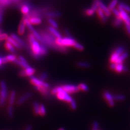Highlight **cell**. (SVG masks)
Listing matches in <instances>:
<instances>
[{
	"mask_svg": "<svg viewBox=\"0 0 130 130\" xmlns=\"http://www.w3.org/2000/svg\"><path fill=\"white\" fill-rule=\"evenodd\" d=\"M76 43V41L71 37H66L63 38H56L55 39V43L57 46L62 47H73Z\"/></svg>",
	"mask_w": 130,
	"mask_h": 130,
	"instance_id": "cell-1",
	"label": "cell"
},
{
	"mask_svg": "<svg viewBox=\"0 0 130 130\" xmlns=\"http://www.w3.org/2000/svg\"><path fill=\"white\" fill-rule=\"evenodd\" d=\"M8 96V87L6 81L3 80L0 81V106H3Z\"/></svg>",
	"mask_w": 130,
	"mask_h": 130,
	"instance_id": "cell-2",
	"label": "cell"
},
{
	"mask_svg": "<svg viewBox=\"0 0 130 130\" xmlns=\"http://www.w3.org/2000/svg\"><path fill=\"white\" fill-rule=\"evenodd\" d=\"M31 50L32 53H31L32 56L36 60H39L41 59V57L40 53V44L37 41H35L34 42L31 43L30 44Z\"/></svg>",
	"mask_w": 130,
	"mask_h": 130,
	"instance_id": "cell-3",
	"label": "cell"
},
{
	"mask_svg": "<svg viewBox=\"0 0 130 130\" xmlns=\"http://www.w3.org/2000/svg\"><path fill=\"white\" fill-rule=\"evenodd\" d=\"M29 79L30 83L34 85L35 86H40V87H43L47 88H50V85L40 80L39 78H36L34 76H31L29 77Z\"/></svg>",
	"mask_w": 130,
	"mask_h": 130,
	"instance_id": "cell-4",
	"label": "cell"
},
{
	"mask_svg": "<svg viewBox=\"0 0 130 130\" xmlns=\"http://www.w3.org/2000/svg\"><path fill=\"white\" fill-rule=\"evenodd\" d=\"M63 91L67 92L68 94H73V93H77L80 91L78 86H76L75 85L67 84L61 86Z\"/></svg>",
	"mask_w": 130,
	"mask_h": 130,
	"instance_id": "cell-5",
	"label": "cell"
},
{
	"mask_svg": "<svg viewBox=\"0 0 130 130\" xmlns=\"http://www.w3.org/2000/svg\"><path fill=\"white\" fill-rule=\"evenodd\" d=\"M56 95L59 100L66 101V102L68 103H70L73 100L72 97L70 95V94L64 91L63 89L61 92L58 93Z\"/></svg>",
	"mask_w": 130,
	"mask_h": 130,
	"instance_id": "cell-6",
	"label": "cell"
},
{
	"mask_svg": "<svg viewBox=\"0 0 130 130\" xmlns=\"http://www.w3.org/2000/svg\"><path fill=\"white\" fill-rule=\"evenodd\" d=\"M32 95H33V94H32V93L31 92H28L26 93H24V94L22 95L18 99V100L16 101V105L18 106L22 105L28 99H29L30 98H31Z\"/></svg>",
	"mask_w": 130,
	"mask_h": 130,
	"instance_id": "cell-7",
	"label": "cell"
},
{
	"mask_svg": "<svg viewBox=\"0 0 130 130\" xmlns=\"http://www.w3.org/2000/svg\"><path fill=\"white\" fill-rule=\"evenodd\" d=\"M35 73V69L31 67H29L27 68L24 69V70H22L21 71H20L19 75L21 77H26V76L30 77L31 76H33Z\"/></svg>",
	"mask_w": 130,
	"mask_h": 130,
	"instance_id": "cell-8",
	"label": "cell"
},
{
	"mask_svg": "<svg viewBox=\"0 0 130 130\" xmlns=\"http://www.w3.org/2000/svg\"><path fill=\"white\" fill-rule=\"evenodd\" d=\"M118 9L120 11L121 18L123 20V21H124L125 23H130V17L126 12L122 9L121 7L119 5L118 6Z\"/></svg>",
	"mask_w": 130,
	"mask_h": 130,
	"instance_id": "cell-9",
	"label": "cell"
},
{
	"mask_svg": "<svg viewBox=\"0 0 130 130\" xmlns=\"http://www.w3.org/2000/svg\"><path fill=\"white\" fill-rule=\"evenodd\" d=\"M98 5H99V7L103 11V12L106 16H107V17H109V16H111V15L112 14L111 11L109 10L108 9V7H106V6L105 5H104L103 2H101V1H99Z\"/></svg>",
	"mask_w": 130,
	"mask_h": 130,
	"instance_id": "cell-10",
	"label": "cell"
},
{
	"mask_svg": "<svg viewBox=\"0 0 130 130\" xmlns=\"http://www.w3.org/2000/svg\"><path fill=\"white\" fill-rule=\"evenodd\" d=\"M35 89L38 91L40 92L41 93L42 95L44 96L48 97L50 95V93L48 91V88L43 87L35 86Z\"/></svg>",
	"mask_w": 130,
	"mask_h": 130,
	"instance_id": "cell-11",
	"label": "cell"
},
{
	"mask_svg": "<svg viewBox=\"0 0 130 130\" xmlns=\"http://www.w3.org/2000/svg\"><path fill=\"white\" fill-rule=\"evenodd\" d=\"M47 29L48 31L50 32L51 34L53 35L56 39L61 38V35L60 32L56 30V28H54L51 26H49L48 27Z\"/></svg>",
	"mask_w": 130,
	"mask_h": 130,
	"instance_id": "cell-12",
	"label": "cell"
},
{
	"mask_svg": "<svg viewBox=\"0 0 130 130\" xmlns=\"http://www.w3.org/2000/svg\"><path fill=\"white\" fill-rule=\"evenodd\" d=\"M116 72L120 73L123 72H127L128 71V68L127 67L125 66L123 64V63H116V68L115 70Z\"/></svg>",
	"mask_w": 130,
	"mask_h": 130,
	"instance_id": "cell-13",
	"label": "cell"
},
{
	"mask_svg": "<svg viewBox=\"0 0 130 130\" xmlns=\"http://www.w3.org/2000/svg\"><path fill=\"white\" fill-rule=\"evenodd\" d=\"M96 12H97L98 15V16H99V18L101 19V21H102L103 23H105L107 21L108 17H107V16H106L105 15L103 11L101 10L100 8H99L98 9H97Z\"/></svg>",
	"mask_w": 130,
	"mask_h": 130,
	"instance_id": "cell-14",
	"label": "cell"
},
{
	"mask_svg": "<svg viewBox=\"0 0 130 130\" xmlns=\"http://www.w3.org/2000/svg\"><path fill=\"white\" fill-rule=\"evenodd\" d=\"M7 41L9 42L10 44H11L14 47L16 48H17L18 50H21L22 47L20 45V44L18 42H16L15 40H14L13 38H11V37H8V38L6 39Z\"/></svg>",
	"mask_w": 130,
	"mask_h": 130,
	"instance_id": "cell-15",
	"label": "cell"
},
{
	"mask_svg": "<svg viewBox=\"0 0 130 130\" xmlns=\"http://www.w3.org/2000/svg\"><path fill=\"white\" fill-rule=\"evenodd\" d=\"M16 92L15 90L11 91L9 94V100H8V103H9V105H14L15 99H16Z\"/></svg>",
	"mask_w": 130,
	"mask_h": 130,
	"instance_id": "cell-16",
	"label": "cell"
},
{
	"mask_svg": "<svg viewBox=\"0 0 130 130\" xmlns=\"http://www.w3.org/2000/svg\"><path fill=\"white\" fill-rule=\"evenodd\" d=\"M10 37L11 38H13L14 40H15L16 42H18L22 47H26V43H24L23 41L21 38H20L18 35H16L15 34H11L10 35Z\"/></svg>",
	"mask_w": 130,
	"mask_h": 130,
	"instance_id": "cell-17",
	"label": "cell"
},
{
	"mask_svg": "<svg viewBox=\"0 0 130 130\" xmlns=\"http://www.w3.org/2000/svg\"><path fill=\"white\" fill-rule=\"evenodd\" d=\"M28 21L31 24H35V25H37V24H40L41 23L42 20L40 18L37 17H31L28 19Z\"/></svg>",
	"mask_w": 130,
	"mask_h": 130,
	"instance_id": "cell-18",
	"label": "cell"
},
{
	"mask_svg": "<svg viewBox=\"0 0 130 130\" xmlns=\"http://www.w3.org/2000/svg\"><path fill=\"white\" fill-rule=\"evenodd\" d=\"M14 106L13 105H9L8 106L7 108V116L10 119H12L14 117Z\"/></svg>",
	"mask_w": 130,
	"mask_h": 130,
	"instance_id": "cell-19",
	"label": "cell"
},
{
	"mask_svg": "<svg viewBox=\"0 0 130 130\" xmlns=\"http://www.w3.org/2000/svg\"><path fill=\"white\" fill-rule=\"evenodd\" d=\"M128 56V53L127 52H124V53H123L122 54H121L118 59L117 60V61H116V63H123V62L126 59Z\"/></svg>",
	"mask_w": 130,
	"mask_h": 130,
	"instance_id": "cell-20",
	"label": "cell"
},
{
	"mask_svg": "<svg viewBox=\"0 0 130 130\" xmlns=\"http://www.w3.org/2000/svg\"><path fill=\"white\" fill-rule=\"evenodd\" d=\"M32 108L34 115L36 116L40 115V104L37 101H34L32 104Z\"/></svg>",
	"mask_w": 130,
	"mask_h": 130,
	"instance_id": "cell-21",
	"label": "cell"
},
{
	"mask_svg": "<svg viewBox=\"0 0 130 130\" xmlns=\"http://www.w3.org/2000/svg\"><path fill=\"white\" fill-rule=\"evenodd\" d=\"M103 95H104V98L106 100V101H107L108 103L114 101L113 95H112L108 91H105Z\"/></svg>",
	"mask_w": 130,
	"mask_h": 130,
	"instance_id": "cell-22",
	"label": "cell"
},
{
	"mask_svg": "<svg viewBox=\"0 0 130 130\" xmlns=\"http://www.w3.org/2000/svg\"><path fill=\"white\" fill-rule=\"evenodd\" d=\"M26 29V25L25 23H24V21L22 20V21L20 23L19 27V29H18V33L20 35H23V34L25 32Z\"/></svg>",
	"mask_w": 130,
	"mask_h": 130,
	"instance_id": "cell-23",
	"label": "cell"
},
{
	"mask_svg": "<svg viewBox=\"0 0 130 130\" xmlns=\"http://www.w3.org/2000/svg\"><path fill=\"white\" fill-rule=\"evenodd\" d=\"M18 59L20 61V62L21 63V65H22V68L25 69L27 68L28 67H30L29 64L28 63V62H27L26 60L24 59L23 56H19Z\"/></svg>",
	"mask_w": 130,
	"mask_h": 130,
	"instance_id": "cell-24",
	"label": "cell"
},
{
	"mask_svg": "<svg viewBox=\"0 0 130 130\" xmlns=\"http://www.w3.org/2000/svg\"><path fill=\"white\" fill-rule=\"evenodd\" d=\"M48 54V50L47 48L45 47V46L41 44H40V55L41 57H43L47 55Z\"/></svg>",
	"mask_w": 130,
	"mask_h": 130,
	"instance_id": "cell-25",
	"label": "cell"
},
{
	"mask_svg": "<svg viewBox=\"0 0 130 130\" xmlns=\"http://www.w3.org/2000/svg\"><path fill=\"white\" fill-rule=\"evenodd\" d=\"M5 48L8 51H9L10 52L12 53H15L16 52V50H15L14 47L11 44H10L9 42L6 41L5 43Z\"/></svg>",
	"mask_w": 130,
	"mask_h": 130,
	"instance_id": "cell-26",
	"label": "cell"
},
{
	"mask_svg": "<svg viewBox=\"0 0 130 130\" xmlns=\"http://www.w3.org/2000/svg\"><path fill=\"white\" fill-rule=\"evenodd\" d=\"M22 20L24 21V23H25L26 26L27 27V28L28 29H29V30L30 31L32 32L34 30H35V29L34 28V27H32V24L29 22V21H28V19H27L26 18H23Z\"/></svg>",
	"mask_w": 130,
	"mask_h": 130,
	"instance_id": "cell-27",
	"label": "cell"
},
{
	"mask_svg": "<svg viewBox=\"0 0 130 130\" xmlns=\"http://www.w3.org/2000/svg\"><path fill=\"white\" fill-rule=\"evenodd\" d=\"M32 34H33V35L34 36V37H35V38L37 40H38L39 41H40L41 43V44H43L44 45V43H43V39H42V37H41V36L40 35V34L39 33V32L36 31V30H34L32 32Z\"/></svg>",
	"mask_w": 130,
	"mask_h": 130,
	"instance_id": "cell-28",
	"label": "cell"
},
{
	"mask_svg": "<svg viewBox=\"0 0 130 130\" xmlns=\"http://www.w3.org/2000/svg\"><path fill=\"white\" fill-rule=\"evenodd\" d=\"M123 20L121 19V18H116V19L113 21V26L114 27H118L123 23Z\"/></svg>",
	"mask_w": 130,
	"mask_h": 130,
	"instance_id": "cell-29",
	"label": "cell"
},
{
	"mask_svg": "<svg viewBox=\"0 0 130 130\" xmlns=\"http://www.w3.org/2000/svg\"><path fill=\"white\" fill-rule=\"evenodd\" d=\"M21 10L22 13L24 14V15H27L29 14V11H30V8L29 7V6L26 5H24L22 6L21 8Z\"/></svg>",
	"mask_w": 130,
	"mask_h": 130,
	"instance_id": "cell-30",
	"label": "cell"
},
{
	"mask_svg": "<svg viewBox=\"0 0 130 130\" xmlns=\"http://www.w3.org/2000/svg\"><path fill=\"white\" fill-rule=\"evenodd\" d=\"M62 91H63L62 87L58 86V87H56L54 88H53L51 91V93L52 95H56L58 93L61 92Z\"/></svg>",
	"mask_w": 130,
	"mask_h": 130,
	"instance_id": "cell-31",
	"label": "cell"
},
{
	"mask_svg": "<svg viewBox=\"0 0 130 130\" xmlns=\"http://www.w3.org/2000/svg\"><path fill=\"white\" fill-rule=\"evenodd\" d=\"M77 66L80 68H88L91 67V64L90 63L86 62H78L77 63Z\"/></svg>",
	"mask_w": 130,
	"mask_h": 130,
	"instance_id": "cell-32",
	"label": "cell"
},
{
	"mask_svg": "<svg viewBox=\"0 0 130 130\" xmlns=\"http://www.w3.org/2000/svg\"><path fill=\"white\" fill-rule=\"evenodd\" d=\"M46 114V109L44 105L43 104L40 105V116L43 117Z\"/></svg>",
	"mask_w": 130,
	"mask_h": 130,
	"instance_id": "cell-33",
	"label": "cell"
},
{
	"mask_svg": "<svg viewBox=\"0 0 130 130\" xmlns=\"http://www.w3.org/2000/svg\"><path fill=\"white\" fill-rule=\"evenodd\" d=\"M118 3V0H112V2L109 3V5L108 7V9L112 11L113 9H115L116 6L117 5Z\"/></svg>",
	"mask_w": 130,
	"mask_h": 130,
	"instance_id": "cell-34",
	"label": "cell"
},
{
	"mask_svg": "<svg viewBox=\"0 0 130 130\" xmlns=\"http://www.w3.org/2000/svg\"><path fill=\"white\" fill-rule=\"evenodd\" d=\"M120 56V55L118 54L117 53H116V52H114L113 53H112V54L111 55L110 59H109V60L112 63H115L116 61H117V60L118 59V58H119Z\"/></svg>",
	"mask_w": 130,
	"mask_h": 130,
	"instance_id": "cell-35",
	"label": "cell"
},
{
	"mask_svg": "<svg viewBox=\"0 0 130 130\" xmlns=\"http://www.w3.org/2000/svg\"><path fill=\"white\" fill-rule=\"evenodd\" d=\"M61 15L60 13L59 12H50L47 14V16L49 18H58L60 17Z\"/></svg>",
	"mask_w": 130,
	"mask_h": 130,
	"instance_id": "cell-36",
	"label": "cell"
},
{
	"mask_svg": "<svg viewBox=\"0 0 130 130\" xmlns=\"http://www.w3.org/2000/svg\"><path fill=\"white\" fill-rule=\"evenodd\" d=\"M80 91H83L84 92H88L89 91V87L86 84L84 83H81L78 86Z\"/></svg>",
	"mask_w": 130,
	"mask_h": 130,
	"instance_id": "cell-37",
	"label": "cell"
},
{
	"mask_svg": "<svg viewBox=\"0 0 130 130\" xmlns=\"http://www.w3.org/2000/svg\"><path fill=\"white\" fill-rule=\"evenodd\" d=\"M47 21H48V23L51 25V27H53L54 28H56V29L57 28H58V24L53 19H52V18H48Z\"/></svg>",
	"mask_w": 130,
	"mask_h": 130,
	"instance_id": "cell-38",
	"label": "cell"
},
{
	"mask_svg": "<svg viewBox=\"0 0 130 130\" xmlns=\"http://www.w3.org/2000/svg\"><path fill=\"white\" fill-rule=\"evenodd\" d=\"M122 9H123L124 10H125L126 12H127V13H130V7H129L128 5H126V4L121 2L119 3V5Z\"/></svg>",
	"mask_w": 130,
	"mask_h": 130,
	"instance_id": "cell-39",
	"label": "cell"
},
{
	"mask_svg": "<svg viewBox=\"0 0 130 130\" xmlns=\"http://www.w3.org/2000/svg\"><path fill=\"white\" fill-rule=\"evenodd\" d=\"M126 97L124 95L122 94H117L113 95V99L114 100H117V101H123L125 99Z\"/></svg>",
	"mask_w": 130,
	"mask_h": 130,
	"instance_id": "cell-40",
	"label": "cell"
},
{
	"mask_svg": "<svg viewBox=\"0 0 130 130\" xmlns=\"http://www.w3.org/2000/svg\"><path fill=\"white\" fill-rule=\"evenodd\" d=\"M6 58L8 62H14L17 59L16 56L13 54L8 55L7 56H6Z\"/></svg>",
	"mask_w": 130,
	"mask_h": 130,
	"instance_id": "cell-41",
	"label": "cell"
},
{
	"mask_svg": "<svg viewBox=\"0 0 130 130\" xmlns=\"http://www.w3.org/2000/svg\"><path fill=\"white\" fill-rule=\"evenodd\" d=\"M48 73L46 72H43L40 75L39 79L42 81H44L48 78Z\"/></svg>",
	"mask_w": 130,
	"mask_h": 130,
	"instance_id": "cell-42",
	"label": "cell"
},
{
	"mask_svg": "<svg viewBox=\"0 0 130 130\" xmlns=\"http://www.w3.org/2000/svg\"><path fill=\"white\" fill-rule=\"evenodd\" d=\"M115 52H116V53L120 55L121 54L124 53L125 52V48L123 46H119L116 49Z\"/></svg>",
	"mask_w": 130,
	"mask_h": 130,
	"instance_id": "cell-43",
	"label": "cell"
},
{
	"mask_svg": "<svg viewBox=\"0 0 130 130\" xmlns=\"http://www.w3.org/2000/svg\"><path fill=\"white\" fill-rule=\"evenodd\" d=\"M70 106H71V109L73 111L76 110V109L77 105H76V101L74 99H73L70 103Z\"/></svg>",
	"mask_w": 130,
	"mask_h": 130,
	"instance_id": "cell-44",
	"label": "cell"
},
{
	"mask_svg": "<svg viewBox=\"0 0 130 130\" xmlns=\"http://www.w3.org/2000/svg\"><path fill=\"white\" fill-rule=\"evenodd\" d=\"M73 47L79 51H83L84 50V47L83 45H81V44L77 42L74 44V46H73Z\"/></svg>",
	"mask_w": 130,
	"mask_h": 130,
	"instance_id": "cell-45",
	"label": "cell"
},
{
	"mask_svg": "<svg viewBox=\"0 0 130 130\" xmlns=\"http://www.w3.org/2000/svg\"><path fill=\"white\" fill-rule=\"evenodd\" d=\"M28 41H29V42L30 44L36 41V39L35 38L34 36L32 33H30L28 34Z\"/></svg>",
	"mask_w": 130,
	"mask_h": 130,
	"instance_id": "cell-46",
	"label": "cell"
},
{
	"mask_svg": "<svg viewBox=\"0 0 130 130\" xmlns=\"http://www.w3.org/2000/svg\"><path fill=\"white\" fill-rule=\"evenodd\" d=\"M112 12L114 14L117 18H121L120 16V11H119V10L118 9H116V8H115L112 10Z\"/></svg>",
	"mask_w": 130,
	"mask_h": 130,
	"instance_id": "cell-47",
	"label": "cell"
},
{
	"mask_svg": "<svg viewBox=\"0 0 130 130\" xmlns=\"http://www.w3.org/2000/svg\"><path fill=\"white\" fill-rule=\"evenodd\" d=\"M99 124L97 121H94L93 123L92 130H99Z\"/></svg>",
	"mask_w": 130,
	"mask_h": 130,
	"instance_id": "cell-48",
	"label": "cell"
},
{
	"mask_svg": "<svg viewBox=\"0 0 130 130\" xmlns=\"http://www.w3.org/2000/svg\"><path fill=\"white\" fill-rule=\"evenodd\" d=\"M94 11L92 9H87L85 11V13L88 16H92L94 14Z\"/></svg>",
	"mask_w": 130,
	"mask_h": 130,
	"instance_id": "cell-49",
	"label": "cell"
},
{
	"mask_svg": "<svg viewBox=\"0 0 130 130\" xmlns=\"http://www.w3.org/2000/svg\"><path fill=\"white\" fill-rule=\"evenodd\" d=\"M125 27H126V30L128 32V34L129 35H130V23H125Z\"/></svg>",
	"mask_w": 130,
	"mask_h": 130,
	"instance_id": "cell-50",
	"label": "cell"
},
{
	"mask_svg": "<svg viewBox=\"0 0 130 130\" xmlns=\"http://www.w3.org/2000/svg\"><path fill=\"white\" fill-rule=\"evenodd\" d=\"M116 63H112L109 65V68L111 69L112 70H115L116 68Z\"/></svg>",
	"mask_w": 130,
	"mask_h": 130,
	"instance_id": "cell-51",
	"label": "cell"
},
{
	"mask_svg": "<svg viewBox=\"0 0 130 130\" xmlns=\"http://www.w3.org/2000/svg\"><path fill=\"white\" fill-rule=\"evenodd\" d=\"M2 63L3 64H5L7 63L8 62V60L6 58V56H3V57H2Z\"/></svg>",
	"mask_w": 130,
	"mask_h": 130,
	"instance_id": "cell-52",
	"label": "cell"
},
{
	"mask_svg": "<svg viewBox=\"0 0 130 130\" xmlns=\"http://www.w3.org/2000/svg\"><path fill=\"white\" fill-rule=\"evenodd\" d=\"M3 64L2 63V57H0V70H2L4 68Z\"/></svg>",
	"mask_w": 130,
	"mask_h": 130,
	"instance_id": "cell-53",
	"label": "cell"
},
{
	"mask_svg": "<svg viewBox=\"0 0 130 130\" xmlns=\"http://www.w3.org/2000/svg\"><path fill=\"white\" fill-rule=\"evenodd\" d=\"M24 130H32V126L31 125H27Z\"/></svg>",
	"mask_w": 130,
	"mask_h": 130,
	"instance_id": "cell-54",
	"label": "cell"
},
{
	"mask_svg": "<svg viewBox=\"0 0 130 130\" xmlns=\"http://www.w3.org/2000/svg\"><path fill=\"white\" fill-rule=\"evenodd\" d=\"M108 105H109L110 107H113V106H115V101H111V102H109V103H108Z\"/></svg>",
	"mask_w": 130,
	"mask_h": 130,
	"instance_id": "cell-55",
	"label": "cell"
},
{
	"mask_svg": "<svg viewBox=\"0 0 130 130\" xmlns=\"http://www.w3.org/2000/svg\"><path fill=\"white\" fill-rule=\"evenodd\" d=\"M2 16L1 14V12H0V24L2 23Z\"/></svg>",
	"mask_w": 130,
	"mask_h": 130,
	"instance_id": "cell-56",
	"label": "cell"
},
{
	"mask_svg": "<svg viewBox=\"0 0 130 130\" xmlns=\"http://www.w3.org/2000/svg\"><path fill=\"white\" fill-rule=\"evenodd\" d=\"M59 130H64V128H59Z\"/></svg>",
	"mask_w": 130,
	"mask_h": 130,
	"instance_id": "cell-57",
	"label": "cell"
},
{
	"mask_svg": "<svg viewBox=\"0 0 130 130\" xmlns=\"http://www.w3.org/2000/svg\"><path fill=\"white\" fill-rule=\"evenodd\" d=\"M1 30H0V34H1Z\"/></svg>",
	"mask_w": 130,
	"mask_h": 130,
	"instance_id": "cell-58",
	"label": "cell"
},
{
	"mask_svg": "<svg viewBox=\"0 0 130 130\" xmlns=\"http://www.w3.org/2000/svg\"><path fill=\"white\" fill-rule=\"evenodd\" d=\"M98 1H99V0H98Z\"/></svg>",
	"mask_w": 130,
	"mask_h": 130,
	"instance_id": "cell-59",
	"label": "cell"
}]
</instances>
